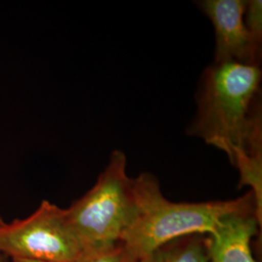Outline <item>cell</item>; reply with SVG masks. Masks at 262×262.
Segmentation results:
<instances>
[{"label":"cell","instance_id":"cell-1","mask_svg":"<svg viewBox=\"0 0 262 262\" xmlns=\"http://www.w3.org/2000/svg\"><path fill=\"white\" fill-rule=\"evenodd\" d=\"M260 82L258 66L226 61L208 67L189 134L225 151L231 163L238 154H262Z\"/></svg>","mask_w":262,"mask_h":262},{"label":"cell","instance_id":"cell-2","mask_svg":"<svg viewBox=\"0 0 262 262\" xmlns=\"http://www.w3.org/2000/svg\"><path fill=\"white\" fill-rule=\"evenodd\" d=\"M133 181L138 215L120 243L130 262L181 237L214 233L225 216L254 196L251 190L232 200L175 203L163 196L158 180L151 174H141Z\"/></svg>","mask_w":262,"mask_h":262},{"label":"cell","instance_id":"cell-3","mask_svg":"<svg viewBox=\"0 0 262 262\" xmlns=\"http://www.w3.org/2000/svg\"><path fill=\"white\" fill-rule=\"evenodd\" d=\"M127 159L114 150L95 185L66 211L83 253L118 247L138 215L134 181L126 173Z\"/></svg>","mask_w":262,"mask_h":262},{"label":"cell","instance_id":"cell-4","mask_svg":"<svg viewBox=\"0 0 262 262\" xmlns=\"http://www.w3.org/2000/svg\"><path fill=\"white\" fill-rule=\"evenodd\" d=\"M0 253L12 259L76 262L83 249L64 209L44 200L27 217L0 223Z\"/></svg>","mask_w":262,"mask_h":262},{"label":"cell","instance_id":"cell-5","mask_svg":"<svg viewBox=\"0 0 262 262\" xmlns=\"http://www.w3.org/2000/svg\"><path fill=\"white\" fill-rule=\"evenodd\" d=\"M215 32V62L236 61L259 66L260 55L245 25L246 1L204 0L198 2Z\"/></svg>","mask_w":262,"mask_h":262},{"label":"cell","instance_id":"cell-6","mask_svg":"<svg viewBox=\"0 0 262 262\" xmlns=\"http://www.w3.org/2000/svg\"><path fill=\"white\" fill-rule=\"evenodd\" d=\"M260 225L261 216L253 196L225 216L214 233L207 235L209 262H256L251 243Z\"/></svg>","mask_w":262,"mask_h":262},{"label":"cell","instance_id":"cell-7","mask_svg":"<svg viewBox=\"0 0 262 262\" xmlns=\"http://www.w3.org/2000/svg\"><path fill=\"white\" fill-rule=\"evenodd\" d=\"M135 262H209L208 238L203 235L181 237Z\"/></svg>","mask_w":262,"mask_h":262},{"label":"cell","instance_id":"cell-8","mask_svg":"<svg viewBox=\"0 0 262 262\" xmlns=\"http://www.w3.org/2000/svg\"><path fill=\"white\" fill-rule=\"evenodd\" d=\"M245 25L252 39L253 47L261 54L262 40V1H246Z\"/></svg>","mask_w":262,"mask_h":262},{"label":"cell","instance_id":"cell-9","mask_svg":"<svg viewBox=\"0 0 262 262\" xmlns=\"http://www.w3.org/2000/svg\"><path fill=\"white\" fill-rule=\"evenodd\" d=\"M76 262H130L122 252L120 245L111 250L82 253Z\"/></svg>","mask_w":262,"mask_h":262},{"label":"cell","instance_id":"cell-10","mask_svg":"<svg viewBox=\"0 0 262 262\" xmlns=\"http://www.w3.org/2000/svg\"><path fill=\"white\" fill-rule=\"evenodd\" d=\"M12 262H44V261H38V260H30V259H18V258H15V259H12Z\"/></svg>","mask_w":262,"mask_h":262},{"label":"cell","instance_id":"cell-11","mask_svg":"<svg viewBox=\"0 0 262 262\" xmlns=\"http://www.w3.org/2000/svg\"><path fill=\"white\" fill-rule=\"evenodd\" d=\"M2 222H3V220H2V219H1V216H0V223H2ZM0 262H4L2 259H1V257H0Z\"/></svg>","mask_w":262,"mask_h":262}]
</instances>
